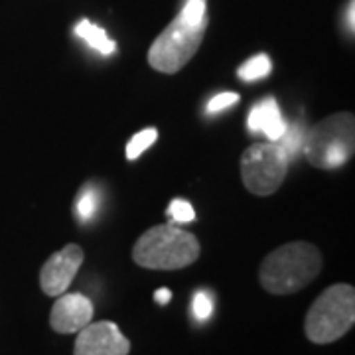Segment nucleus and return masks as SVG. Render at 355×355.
<instances>
[{"label":"nucleus","instance_id":"nucleus-10","mask_svg":"<svg viewBox=\"0 0 355 355\" xmlns=\"http://www.w3.org/2000/svg\"><path fill=\"white\" fill-rule=\"evenodd\" d=\"M247 127L251 132H263L270 142H279L282 135L286 132L288 123L280 113L279 103L275 97H265L261 101L253 105Z\"/></svg>","mask_w":355,"mask_h":355},{"label":"nucleus","instance_id":"nucleus-4","mask_svg":"<svg viewBox=\"0 0 355 355\" xmlns=\"http://www.w3.org/2000/svg\"><path fill=\"white\" fill-rule=\"evenodd\" d=\"M355 291L352 284H334L310 306L304 320L308 340L318 345L338 342L354 328Z\"/></svg>","mask_w":355,"mask_h":355},{"label":"nucleus","instance_id":"nucleus-19","mask_svg":"<svg viewBox=\"0 0 355 355\" xmlns=\"http://www.w3.org/2000/svg\"><path fill=\"white\" fill-rule=\"evenodd\" d=\"M154 300L162 306L168 304V302L172 300V292L168 291V288H158V291L154 292Z\"/></svg>","mask_w":355,"mask_h":355},{"label":"nucleus","instance_id":"nucleus-12","mask_svg":"<svg viewBox=\"0 0 355 355\" xmlns=\"http://www.w3.org/2000/svg\"><path fill=\"white\" fill-rule=\"evenodd\" d=\"M99 211V191L93 184L79 191L76 200V217L81 223H89Z\"/></svg>","mask_w":355,"mask_h":355},{"label":"nucleus","instance_id":"nucleus-3","mask_svg":"<svg viewBox=\"0 0 355 355\" xmlns=\"http://www.w3.org/2000/svg\"><path fill=\"white\" fill-rule=\"evenodd\" d=\"M202 253L198 237L174 223L154 225L135 243L132 259L150 270H180L193 265Z\"/></svg>","mask_w":355,"mask_h":355},{"label":"nucleus","instance_id":"nucleus-5","mask_svg":"<svg viewBox=\"0 0 355 355\" xmlns=\"http://www.w3.org/2000/svg\"><path fill=\"white\" fill-rule=\"evenodd\" d=\"M355 150V119L352 113H336L320 121L304 137L306 160L320 170H336L352 160Z\"/></svg>","mask_w":355,"mask_h":355},{"label":"nucleus","instance_id":"nucleus-7","mask_svg":"<svg viewBox=\"0 0 355 355\" xmlns=\"http://www.w3.org/2000/svg\"><path fill=\"white\" fill-rule=\"evenodd\" d=\"M81 265H83V249L76 243H69L58 253L51 254L40 272V286L44 294L48 296L64 294L76 279Z\"/></svg>","mask_w":355,"mask_h":355},{"label":"nucleus","instance_id":"nucleus-6","mask_svg":"<svg viewBox=\"0 0 355 355\" xmlns=\"http://www.w3.org/2000/svg\"><path fill=\"white\" fill-rule=\"evenodd\" d=\"M291 158L280 142H257L241 156L245 188L254 196H272L288 174Z\"/></svg>","mask_w":355,"mask_h":355},{"label":"nucleus","instance_id":"nucleus-17","mask_svg":"<svg viewBox=\"0 0 355 355\" xmlns=\"http://www.w3.org/2000/svg\"><path fill=\"white\" fill-rule=\"evenodd\" d=\"M191 310H193V316L196 320H207V318L211 316V312H214V302H211V296L207 294L205 291L196 292V296H193V304H191Z\"/></svg>","mask_w":355,"mask_h":355},{"label":"nucleus","instance_id":"nucleus-8","mask_svg":"<svg viewBox=\"0 0 355 355\" xmlns=\"http://www.w3.org/2000/svg\"><path fill=\"white\" fill-rule=\"evenodd\" d=\"M73 355H128L130 342L113 322H95L77 331Z\"/></svg>","mask_w":355,"mask_h":355},{"label":"nucleus","instance_id":"nucleus-18","mask_svg":"<svg viewBox=\"0 0 355 355\" xmlns=\"http://www.w3.org/2000/svg\"><path fill=\"white\" fill-rule=\"evenodd\" d=\"M239 99H241V97H239L237 93H219V95H216L211 101L207 103V113H221V111H225L229 107H233L235 103H239Z\"/></svg>","mask_w":355,"mask_h":355},{"label":"nucleus","instance_id":"nucleus-16","mask_svg":"<svg viewBox=\"0 0 355 355\" xmlns=\"http://www.w3.org/2000/svg\"><path fill=\"white\" fill-rule=\"evenodd\" d=\"M166 216L172 219V223H190V221L196 219V211H193L190 202H186V200H174V202H170V205H168Z\"/></svg>","mask_w":355,"mask_h":355},{"label":"nucleus","instance_id":"nucleus-14","mask_svg":"<svg viewBox=\"0 0 355 355\" xmlns=\"http://www.w3.org/2000/svg\"><path fill=\"white\" fill-rule=\"evenodd\" d=\"M156 139H158V130L154 127L144 128V130L137 132L132 139L128 140L127 148H125V154H127L128 160H137L140 154L153 146L154 142H156Z\"/></svg>","mask_w":355,"mask_h":355},{"label":"nucleus","instance_id":"nucleus-11","mask_svg":"<svg viewBox=\"0 0 355 355\" xmlns=\"http://www.w3.org/2000/svg\"><path fill=\"white\" fill-rule=\"evenodd\" d=\"M76 36L83 40V42H87L89 48L97 50L103 55H111L116 50V44L107 36V32L97 24L89 22V20H81L76 26Z\"/></svg>","mask_w":355,"mask_h":355},{"label":"nucleus","instance_id":"nucleus-13","mask_svg":"<svg viewBox=\"0 0 355 355\" xmlns=\"http://www.w3.org/2000/svg\"><path fill=\"white\" fill-rule=\"evenodd\" d=\"M270 71H272V62H270V58H268L266 53H259V55H254L251 60H247V62L239 67L237 76H239L241 81L253 83V81H259V79H263V77L270 76Z\"/></svg>","mask_w":355,"mask_h":355},{"label":"nucleus","instance_id":"nucleus-2","mask_svg":"<svg viewBox=\"0 0 355 355\" xmlns=\"http://www.w3.org/2000/svg\"><path fill=\"white\" fill-rule=\"evenodd\" d=\"M322 254L312 243L292 241L266 254L259 279L270 294H294L320 275Z\"/></svg>","mask_w":355,"mask_h":355},{"label":"nucleus","instance_id":"nucleus-1","mask_svg":"<svg viewBox=\"0 0 355 355\" xmlns=\"http://www.w3.org/2000/svg\"><path fill=\"white\" fill-rule=\"evenodd\" d=\"M207 30V0H186L176 18L154 40L148 64L160 73H178L202 46Z\"/></svg>","mask_w":355,"mask_h":355},{"label":"nucleus","instance_id":"nucleus-9","mask_svg":"<svg viewBox=\"0 0 355 355\" xmlns=\"http://www.w3.org/2000/svg\"><path fill=\"white\" fill-rule=\"evenodd\" d=\"M93 320V302L83 294H60L51 308L50 326L58 334H77Z\"/></svg>","mask_w":355,"mask_h":355},{"label":"nucleus","instance_id":"nucleus-20","mask_svg":"<svg viewBox=\"0 0 355 355\" xmlns=\"http://www.w3.org/2000/svg\"><path fill=\"white\" fill-rule=\"evenodd\" d=\"M355 2L354 0H349V6H347V14H345V24L349 26V32H354L355 30Z\"/></svg>","mask_w":355,"mask_h":355},{"label":"nucleus","instance_id":"nucleus-15","mask_svg":"<svg viewBox=\"0 0 355 355\" xmlns=\"http://www.w3.org/2000/svg\"><path fill=\"white\" fill-rule=\"evenodd\" d=\"M304 128L300 127L298 123H294L292 127L286 128V132L282 135V139L279 140L282 144V148L286 150L288 158H296L298 154L302 153V146H304Z\"/></svg>","mask_w":355,"mask_h":355}]
</instances>
